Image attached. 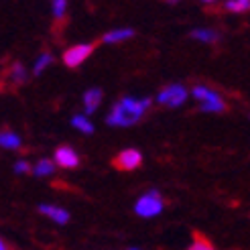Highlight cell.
Instances as JSON below:
<instances>
[{"instance_id": "6da1fadb", "label": "cell", "mask_w": 250, "mask_h": 250, "mask_svg": "<svg viewBox=\"0 0 250 250\" xmlns=\"http://www.w3.org/2000/svg\"><path fill=\"white\" fill-rule=\"evenodd\" d=\"M148 106H151V98H143V100L122 98L120 102H116L114 108L110 110L106 122L110 126H130V124L139 122L143 118Z\"/></svg>"}, {"instance_id": "7a4b0ae2", "label": "cell", "mask_w": 250, "mask_h": 250, "mask_svg": "<svg viewBox=\"0 0 250 250\" xmlns=\"http://www.w3.org/2000/svg\"><path fill=\"white\" fill-rule=\"evenodd\" d=\"M163 208H165L163 195H161L157 189L146 191L145 195L139 197V202L134 204V211L141 218H155V216H159L161 211H163Z\"/></svg>"}, {"instance_id": "3957f363", "label": "cell", "mask_w": 250, "mask_h": 250, "mask_svg": "<svg viewBox=\"0 0 250 250\" xmlns=\"http://www.w3.org/2000/svg\"><path fill=\"white\" fill-rule=\"evenodd\" d=\"M94 49H96V43L73 45V47H69L67 51L63 53V63H65L69 69H76V67H80V65L83 63V61L94 53Z\"/></svg>"}, {"instance_id": "277c9868", "label": "cell", "mask_w": 250, "mask_h": 250, "mask_svg": "<svg viewBox=\"0 0 250 250\" xmlns=\"http://www.w3.org/2000/svg\"><path fill=\"white\" fill-rule=\"evenodd\" d=\"M112 165L118 171H134L143 165V155L136 148H126V151H122L120 155L112 159Z\"/></svg>"}, {"instance_id": "5b68a950", "label": "cell", "mask_w": 250, "mask_h": 250, "mask_svg": "<svg viewBox=\"0 0 250 250\" xmlns=\"http://www.w3.org/2000/svg\"><path fill=\"white\" fill-rule=\"evenodd\" d=\"M185 98H187V92H185V87L179 85V83H173L169 87H165V90H161L159 92V102L163 104V106H169V108H175V106H181L185 102Z\"/></svg>"}, {"instance_id": "8992f818", "label": "cell", "mask_w": 250, "mask_h": 250, "mask_svg": "<svg viewBox=\"0 0 250 250\" xmlns=\"http://www.w3.org/2000/svg\"><path fill=\"white\" fill-rule=\"evenodd\" d=\"M55 163L63 169H78L80 167V155L71 146L61 145L55 151Z\"/></svg>"}, {"instance_id": "52a82bcc", "label": "cell", "mask_w": 250, "mask_h": 250, "mask_svg": "<svg viewBox=\"0 0 250 250\" xmlns=\"http://www.w3.org/2000/svg\"><path fill=\"white\" fill-rule=\"evenodd\" d=\"M39 211H41L43 216L51 218L53 222H57V224H67V222H69V211L61 209V208H57V206H47V204H41V206H39Z\"/></svg>"}, {"instance_id": "ba28073f", "label": "cell", "mask_w": 250, "mask_h": 250, "mask_svg": "<svg viewBox=\"0 0 250 250\" xmlns=\"http://www.w3.org/2000/svg\"><path fill=\"white\" fill-rule=\"evenodd\" d=\"M100 102H102V90L100 87H92L83 94V106H85V114H94L98 110Z\"/></svg>"}, {"instance_id": "9c48e42d", "label": "cell", "mask_w": 250, "mask_h": 250, "mask_svg": "<svg viewBox=\"0 0 250 250\" xmlns=\"http://www.w3.org/2000/svg\"><path fill=\"white\" fill-rule=\"evenodd\" d=\"M134 37V31L132 29H118V31H110L106 33L100 43H118V41H126V39H132Z\"/></svg>"}, {"instance_id": "30bf717a", "label": "cell", "mask_w": 250, "mask_h": 250, "mask_svg": "<svg viewBox=\"0 0 250 250\" xmlns=\"http://www.w3.org/2000/svg\"><path fill=\"white\" fill-rule=\"evenodd\" d=\"M193 98L199 100L202 104H206V102H220V100H224L220 94L208 90V87H204V85H195L193 87Z\"/></svg>"}, {"instance_id": "8fae6325", "label": "cell", "mask_w": 250, "mask_h": 250, "mask_svg": "<svg viewBox=\"0 0 250 250\" xmlns=\"http://www.w3.org/2000/svg\"><path fill=\"white\" fill-rule=\"evenodd\" d=\"M0 146L4 148H19L21 146V136L17 132H12L8 128L0 130Z\"/></svg>"}, {"instance_id": "7c38bea8", "label": "cell", "mask_w": 250, "mask_h": 250, "mask_svg": "<svg viewBox=\"0 0 250 250\" xmlns=\"http://www.w3.org/2000/svg\"><path fill=\"white\" fill-rule=\"evenodd\" d=\"M53 171H55V163L51 159H41L39 163L33 167L35 177H47V175H53Z\"/></svg>"}, {"instance_id": "4fadbf2b", "label": "cell", "mask_w": 250, "mask_h": 250, "mask_svg": "<svg viewBox=\"0 0 250 250\" xmlns=\"http://www.w3.org/2000/svg\"><path fill=\"white\" fill-rule=\"evenodd\" d=\"M191 37L193 39L204 41V43H216L220 39V35L216 31H211V29H195V31H191Z\"/></svg>"}, {"instance_id": "5bb4252c", "label": "cell", "mask_w": 250, "mask_h": 250, "mask_svg": "<svg viewBox=\"0 0 250 250\" xmlns=\"http://www.w3.org/2000/svg\"><path fill=\"white\" fill-rule=\"evenodd\" d=\"M71 126H73V128H78V130H82L83 134H92V132H94L92 122L87 120L85 116H82V114H78V116H73V118H71Z\"/></svg>"}, {"instance_id": "9a60e30c", "label": "cell", "mask_w": 250, "mask_h": 250, "mask_svg": "<svg viewBox=\"0 0 250 250\" xmlns=\"http://www.w3.org/2000/svg\"><path fill=\"white\" fill-rule=\"evenodd\" d=\"M187 250H216L214 246H211V242L206 238L204 234H199V232H195L193 234V244L187 248Z\"/></svg>"}, {"instance_id": "2e32d148", "label": "cell", "mask_w": 250, "mask_h": 250, "mask_svg": "<svg viewBox=\"0 0 250 250\" xmlns=\"http://www.w3.org/2000/svg\"><path fill=\"white\" fill-rule=\"evenodd\" d=\"M51 63H53V55L51 53H43L39 59H37V63L33 67V73L35 76H41V73L47 69V65H51Z\"/></svg>"}, {"instance_id": "e0dca14e", "label": "cell", "mask_w": 250, "mask_h": 250, "mask_svg": "<svg viewBox=\"0 0 250 250\" xmlns=\"http://www.w3.org/2000/svg\"><path fill=\"white\" fill-rule=\"evenodd\" d=\"M224 6L230 12H246L250 10V0H228Z\"/></svg>"}, {"instance_id": "ac0fdd59", "label": "cell", "mask_w": 250, "mask_h": 250, "mask_svg": "<svg viewBox=\"0 0 250 250\" xmlns=\"http://www.w3.org/2000/svg\"><path fill=\"white\" fill-rule=\"evenodd\" d=\"M10 78H12V83H15V85L24 83V82H27V73H24V67L21 63H15V65H12V69H10Z\"/></svg>"}, {"instance_id": "d6986e66", "label": "cell", "mask_w": 250, "mask_h": 250, "mask_svg": "<svg viewBox=\"0 0 250 250\" xmlns=\"http://www.w3.org/2000/svg\"><path fill=\"white\" fill-rule=\"evenodd\" d=\"M53 2V17L57 21L65 19V8H67V0H51Z\"/></svg>"}, {"instance_id": "ffe728a7", "label": "cell", "mask_w": 250, "mask_h": 250, "mask_svg": "<svg viewBox=\"0 0 250 250\" xmlns=\"http://www.w3.org/2000/svg\"><path fill=\"white\" fill-rule=\"evenodd\" d=\"M202 110L204 112H226L228 104L224 102V100H220V102H206V104H202Z\"/></svg>"}, {"instance_id": "44dd1931", "label": "cell", "mask_w": 250, "mask_h": 250, "mask_svg": "<svg viewBox=\"0 0 250 250\" xmlns=\"http://www.w3.org/2000/svg\"><path fill=\"white\" fill-rule=\"evenodd\" d=\"M15 171H17V173H29V171H33V169H31V165L27 163V161H19V163L15 165Z\"/></svg>"}, {"instance_id": "7402d4cb", "label": "cell", "mask_w": 250, "mask_h": 250, "mask_svg": "<svg viewBox=\"0 0 250 250\" xmlns=\"http://www.w3.org/2000/svg\"><path fill=\"white\" fill-rule=\"evenodd\" d=\"M0 250H8V246L2 242V238H0Z\"/></svg>"}, {"instance_id": "603a6c76", "label": "cell", "mask_w": 250, "mask_h": 250, "mask_svg": "<svg viewBox=\"0 0 250 250\" xmlns=\"http://www.w3.org/2000/svg\"><path fill=\"white\" fill-rule=\"evenodd\" d=\"M165 2H169V4H177L179 0H165Z\"/></svg>"}, {"instance_id": "cb8c5ba5", "label": "cell", "mask_w": 250, "mask_h": 250, "mask_svg": "<svg viewBox=\"0 0 250 250\" xmlns=\"http://www.w3.org/2000/svg\"><path fill=\"white\" fill-rule=\"evenodd\" d=\"M204 2H214V0H204Z\"/></svg>"}, {"instance_id": "d4e9b609", "label": "cell", "mask_w": 250, "mask_h": 250, "mask_svg": "<svg viewBox=\"0 0 250 250\" xmlns=\"http://www.w3.org/2000/svg\"><path fill=\"white\" fill-rule=\"evenodd\" d=\"M128 250H141V248H128Z\"/></svg>"}]
</instances>
